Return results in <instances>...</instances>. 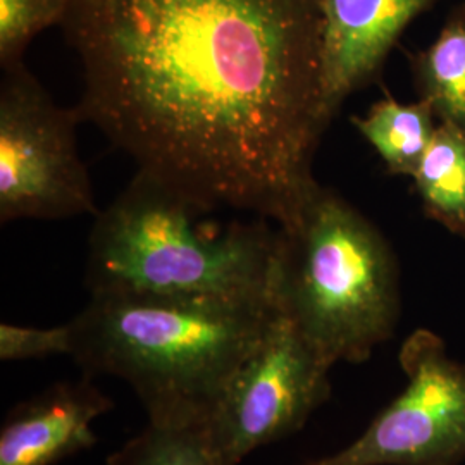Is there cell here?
Here are the masks:
<instances>
[{
	"instance_id": "cell-1",
	"label": "cell",
	"mask_w": 465,
	"mask_h": 465,
	"mask_svg": "<svg viewBox=\"0 0 465 465\" xmlns=\"http://www.w3.org/2000/svg\"><path fill=\"white\" fill-rule=\"evenodd\" d=\"M82 119L207 211L282 224L317 183L322 0H71Z\"/></svg>"
},
{
	"instance_id": "cell-2",
	"label": "cell",
	"mask_w": 465,
	"mask_h": 465,
	"mask_svg": "<svg viewBox=\"0 0 465 465\" xmlns=\"http://www.w3.org/2000/svg\"><path fill=\"white\" fill-rule=\"evenodd\" d=\"M276 316L271 299L99 293L67 322L71 357L84 376L128 382L152 424L205 428Z\"/></svg>"
},
{
	"instance_id": "cell-3",
	"label": "cell",
	"mask_w": 465,
	"mask_h": 465,
	"mask_svg": "<svg viewBox=\"0 0 465 465\" xmlns=\"http://www.w3.org/2000/svg\"><path fill=\"white\" fill-rule=\"evenodd\" d=\"M211 211L138 171L95 216L88 236L90 295L271 299L276 224L264 217L200 223Z\"/></svg>"
},
{
	"instance_id": "cell-4",
	"label": "cell",
	"mask_w": 465,
	"mask_h": 465,
	"mask_svg": "<svg viewBox=\"0 0 465 465\" xmlns=\"http://www.w3.org/2000/svg\"><path fill=\"white\" fill-rule=\"evenodd\" d=\"M269 292L276 311L331 367L366 362L399 324L395 252L359 209L322 184L276 224Z\"/></svg>"
},
{
	"instance_id": "cell-5",
	"label": "cell",
	"mask_w": 465,
	"mask_h": 465,
	"mask_svg": "<svg viewBox=\"0 0 465 465\" xmlns=\"http://www.w3.org/2000/svg\"><path fill=\"white\" fill-rule=\"evenodd\" d=\"M78 107L50 97L25 67L0 80V223L94 214V186L78 153Z\"/></svg>"
},
{
	"instance_id": "cell-6",
	"label": "cell",
	"mask_w": 465,
	"mask_h": 465,
	"mask_svg": "<svg viewBox=\"0 0 465 465\" xmlns=\"http://www.w3.org/2000/svg\"><path fill=\"white\" fill-rule=\"evenodd\" d=\"M407 384L349 447L300 465H459L465 460V364L416 330L399 353Z\"/></svg>"
},
{
	"instance_id": "cell-7",
	"label": "cell",
	"mask_w": 465,
	"mask_h": 465,
	"mask_svg": "<svg viewBox=\"0 0 465 465\" xmlns=\"http://www.w3.org/2000/svg\"><path fill=\"white\" fill-rule=\"evenodd\" d=\"M331 366L278 312L238 367L205 431L224 465L300 431L330 399Z\"/></svg>"
},
{
	"instance_id": "cell-8",
	"label": "cell",
	"mask_w": 465,
	"mask_h": 465,
	"mask_svg": "<svg viewBox=\"0 0 465 465\" xmlns=\"http://www.w3.org/2000/svg\"><path fill=\"white\" fill-rule=\"evenodd\" d=\"M441 0H322V117L372 84L412 21Z\"/></svg>"
},
{
	"instance_id": "cell-9",
	"label": "cell",
	"mask_w": 465,
	"mask_h": 465,
	"mask_svg": "<svg viewBox=\"0 0 465 465\" xmlns=\"http://www.w3.org/2000/svg\"><path fill=\"white\" fill-rule=\"evenodd\" d=\"M113 401L90 376L63 381L16 405L0 430V465H54L84 450L99 436L92 424Z\"/></svg>"
},
{
	"instance_id": "cell-10",
	"label": "cell",
	"mask_w": 465,
	"mask_h": 465,
	"mask_svg": "<svg viewBox=\"0 0 465 465\" xmlns=\"http://www.w3.org/2000/svg\"><path fill=\"white\" fill-rule=\"evenodd\" d=\"M438 117L426 100L403 104L393 97L378 100L351 124L378 152L390 174L412 178L431 145Z\"/></svg>"
},
{
	"instance_id": "cell-11",
	"label": "cell",
	"mask_w": 465,
	"mask_h": 465,
	"mask_svg": "<svg viewBox=\"0 0 465 465\" xmlns=\"http://www.w3.org/2000/svg\"><path fill=\"white\" fill-rule=\"evenodd\" d=\"M419 99L440 123L465 134V0L457 4L430 47L412 57Z\"/></svg>"
},
{
	"instance_id": "cell-12",
	"label": "cell",
	"mask_w": 465,
	"mask_h": 465,
	"mask_svg": "<svg viewBox=\"0 0 465 465\" xmlns=\"http://www.w3.org/2000/svg\"><path fill=\"white\" fill-rule=\"evenodd\" d=\"M426 216L465 238V134L438 123L412 176Z\"/></svg>"
},
{
	"instance_id": "cell-13",
	"label": "cell",
	"mask_w": 465,
	"mask_h": 465,
	"mask_svg": "<svg viewBox=\"0 0 465 465\" xmlns=\"http://www.w3.org/2000/svg\"><path fill=\"white\" fill-rule=\"evenodd\" d=\"M107 465H224L205 428H176L149 422L147 428L109 455Z\"/></svg>"
},
{
	"instance_id": "cell-14",
	"label": "cell",
	"mask_w": 465,
	"mask_h": 465,
	"mask_svg": "<svg viewBox=\"0 0 465 465\" xmlns=\"http://www.w3.org/2000/svg\"><path fill=\"white\" fill-rule=\"evenodd\" d=\"M71 0H0V66H21L38 35L61 26Z\"/></svg>"
},
{
	"instance_id": "cell-15",
	"label": "cell",
	"mask_w": 465,
	"mask_h": 465,
	"mask_svg": "<svg viewBox=\"0 0 465 465\" xmlns=\"http://www.w3.org/2000/svg\"><path fill=\"white\" fill-rule=\"evenodd\" d=\"M52 355H71L69 324L55 328H30L11 322L0 324V361H32Z\"/></svg>"
}]
</instances>
